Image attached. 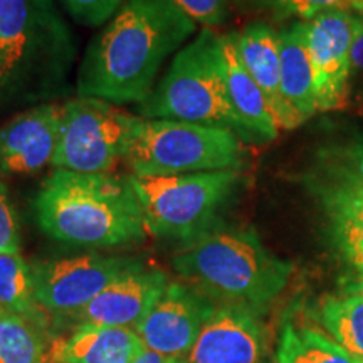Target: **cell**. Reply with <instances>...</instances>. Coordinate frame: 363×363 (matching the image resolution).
I'll return each instance as SVG.
<instances>
[{"label":"cell","instance_id":"obj_1","mask_svg":"<svg viewBox=\"0 0 363 363\" xmlns=\"http://www.w3.org/2000/svg\"><path fill=\"white\" fill-rule=\"evenodd\" d=\"M201 30L175 0H126L88 44L76 94L115 106L142 104L163 66Z\"/></svg>","mask_w":363,"mask_h":363},{"label":"cell","instance_id":"obj_2","mask_svg":"<svg viewBox=\"0 0 363 363\" xmlns=\"http://www.w3.org/2000/svg\"><path fill=\"white\" fill-rule=\"evenodd\" d=\"M78 44L56 0H0V108L57 103Z\"/></svg>","mask_w":363,"mask_h":363},{"label":"cell","instance_id":"obj_3","mask_svg":"<svg viewBox=\"0 0 363 363\" xmlns=\"http://www.w3.org/2000/svg\"><path fill=\"white\" fill-rule=\"evenodd\" d=\"M34 214L44 234L69 246H126L148 234L130 177L54 169L35 195Z\"/></svg>","mask_w":363,"mask_h":363},{"label":"cell","instance_id":"obj_4","mask_svg":"<svg viewBox=\"0 0 363 363\" xmlns=\"http://www.w3.org/2000/svg\"><path fill=\"white\" fill-rule=\"evenodd\" d=\"M172 262L185 283L212 301L256 313L283 293L293 274L291 262L267 251L251 229L216 227L185 244Z\"/></svg>","mask_w":363,"mask_h":363},{"label":"cell","instance_id":"obj_5","mask_svg":"<svg viewBox=\"0 0 363 363\" xmlns=\"http://www.w3.org/2000/svg\"><path fill=\"white\" fill-rule=\"evenodd\" d=\"M143 120H174L219 126L251 142L229 101L222 62L220 34L201 29L163 71L152 94L138 104Z\"/></svg>","mask_w":363,"mask_h":363},{"label":"cell","instance_id":"obj_6","mask_svg":"<svg viewBox=\"0 0 363 363\" xmlns=\"http://www.w3.org/2000/svg\"><path fill=\"white\" fill-rule=\"evenodd\" d=\"M147 233L194 242L217 227L219 214L242 184L239 170L172 177L130 175Z\"/></svg>","mask_w":363,"mask_h":363},{"label":"cell","instance_id":"obj_7","mask_svg":"<svg viewBox=\"0 0 363 363\" xmlns=\"http://www.w3.org/2000/svg\"><path fill=\"white\" fill-rule=\"evenodd\" d=\"M123 162L135 177L240 170L244 148L234 131L219 126L140 118Z\"/></svg>","mask_w":363,"mask_h":363},{"label":"cell","instance_id":"obj_8","mask_svg":"<svg viewBox=\"0 0 363 363\" xmlns=\"http://www.w3.org/2000/svg\"><path fill=\"white\" fill-rule=\"evenodd\" d=\"M140 116L101 99L76 96L65 103L52 167L78 174H110L125 158Z\"/></svg>","mask_w":363,"mask_h":363},{"label":"cell","instance_id":"obj_9","mask_svg":"<svg viewBox=\"0 0 363 363\" xmlns=\"http://www.w3.org/2000/svg\"><path fill=\"white\" fill-rule=\"evenodd\" d=\"M142 266V261L133 257L101 254L35 262L30 264L35 299L44 311L74 316L113 281Z\"/></svg>","mask_w":363,"mask_h":363},{"label":"cell","instance_id":"obj_10","mask_svg":"<svg viewBox=\"0 0 363 363\" xmlns=\"http://www.w3.org/2000/svg\"><path fill=\"white\" fill-rule=\"evenodd\" d=\"M355 16L333 9L306 22L318 111H342L348 106L352 78V44Z\"/></svg>","mask_w":363,"mask_h":363},{"label":"cell","instance_id":"obj_11","mask_svg":"<svg viewBox=\"0 0 363 363\" xmlns=\"http://www.w3.org/2000/svg\"><path fill=\"white\" fill-rule=\"evenodd\" d=\"M206 294L180 281H169L147 316L135 326L147 350L170 357H185L216 310Z\"/></svg>","mask_w":363,"mask_h":363},{"label":"cell","instance_id":"obj_12","mask_svg":"<svg viewBox=\"0 0 363 363\" xmlns=\"http://www.w3.org/2000/svg\"><path fill=\"white\" fill-rule=\"evenodd\" d=\"M65 103L26 108L0 126V177L38 174L52 167Z\"/></svg>","mask_w":363,"mask_h":363},{"label":"cell","instance_id":"obj_13","mask_svg":"<svg viewBox=\"0 0 363 363\" xmlns=\"http://www.w3.org/2000/svg\"><path fill=\"white\" fill-rule=\"evenodd\" d=\"M264 333L256 311L220 305L201 330L185 363H261Z\"/></svg>","mask_w":363,"mask_h":363},{"label":"cell","instance_id":"obj_14","mask_svg":"<svg viewBox=\"0 0 363 363\" xmlns=\"http://www.w3.org/2000/svg\"><path fill=\"white\" fill-rule=\"evenodd\" d=\"M169 284L160 269L138 267L113 281L74 315L79 323L133 328L147 316Z\"/></svg>","mask_w":363,"mask_h":363},{"label":"cell","instance_id":"obj_15","mask_svg":"<svg viewBox=\"0 0 363 363\" xmlns=\"http://www.w3.org/2000/svg\"><path fill=\"white\" fill-rule=\"evenodd\" d=\"M239 56L269 103L279 130H294L303 125L291 110L281 89L279 33L266 22H252L235 33Z\"/></svg>","mask_w":363,"mask_h":363},{"label":"cell","instance_id":"obj_16","mask_svg":"<svg viewBox=\"0 0 363 363\" xmlns=\"http://www.w3.org/2000/svg\"><path fill=\"white\" fill-rule=\"evenodd\" d=\"M145 350L133 328L79 323L67 337L54 340L51 363H133Z\"/></svg>","mask_w":363,"mask_h":363},{"label":"cell","instance_id":"obj_17","mask_svg":"<svg viewBox=\"0 0 363 363\" xmlns=\"http://www.w3.org/2000/svg\"><path fill=\"white\" fill-rule=\"evenodd\" d=\"M220 49L227 94L235 115L242 121L251 142H271L278 136L279 126L264 93L249 74L239 56L235 33L220 34Z\"/></svg>","mask_w":363,"mask_h":363},{"label":"cell","instance_id":"obj_18","mask_svg":"<svg viewBox=\"0 0 363 363\" xmlns=\"http://www.w3.org/2000/svg\"><path fill=\"white\" fill-rule=\"evenodd\" d=\"M279 33L281 89L291 110L306 120L315 115V79L310 49H308L306 22H291Z\"/></svg>","mask_w":363,"mask_h":363},{"label":"cell","instance_id":"obj_19","mask_svg":"<svg viewBox=\"0 0 363 363\" xmlns=\"http://www.w3.org/2000/svg\"><path fill=\"white\" fill-rule=\"evenodd\" d=\"M278 363H363L331 337L310 326L288 323L279 338Z\"/></svg>","mask_w":363,"mask_h":363},{"label":"cell","instance_id":"obj_20","mask_svg":"<svg viewBox=\"0 0 363 363\" xmlns=\"http://www.w3.org/2000/svg\"><path fill=\"white\" fill-rule=\"evenodd\" d=\"M0 308L44 325V310L35 299L33 269L19 252H0Z\"/></svg>","mask_w":363,"mask_h":363},{"label":"cell","instance_id":"obj_21","mask_svg":"<svg viewBox=\"0 0 363 363\" xmlns=\"http://www.w3.org/2000/svg\"><path fill=\"white\" fill-rule=\"evenodd\" d=\"M335 247L363 283V206L343 201H320Z\"/></svg>","mask_w":363,"mask_h":363},{"label":"cell","instance_id":"obj_22","mask_svg":"<svg viewBox=\"0 0 363 363\" xmlns=\"http://www.w3.org/2000/svg\"><path fill=\"white\" fill-rule=\"evenodd\" d=\"M325 330L340 347L363 362V294L325 299L320 310Z\"/></svg>","mask_w":363,"mask_h":363},{"label":"cell","instance_id":"obj_23","mask_svg":"<svg viewBox=\"0 0 363 363\" xmlns=\"http://www.w3.org/2000/svg\"><path fill=\"white\" fill-rule=\"evenodd\" d=\"M0 363H45L40 325L0 308Z\"/></svg>","mask_w":363,"mask_h":363},{"label":"cell","instance_id":"obj_24","mask_svg":"<svg viewBox=\"0 0 363 363\" xmlns=\"http://www.w3.org/2000/svg\"><path fill=\"white\" fill-rule=\"evenodd\" d=\"M252 12L267 13L271 19L286 22H308L321 12L343 9L355 11L363 0H240Z\"/></svg>","mask_w":363,"mask_h":363},{"label":"cell","instance_id":"obj_25","mask_svg":"<svg viewBox=\"0 0 363 363\" xmlns=\"http://www.w3.org/2000/svg\"><path fill=\"white\" fill-rule=\"evenodd\" d=\"M125 2L126 0H61L71 19L83 27H103Z\"/></svg>","mask_w":363,"mask_h":363},{"label":"cell","instance_id":"obj_26","mask_svg":"<svg viewBox=\"0 0 363 363\" xmlns=\"http://www.w3.org/2000/svg\"><path fill=\"white\" fill-rule=\"evenodd\" d=\"M201 29H214L229 17V0H175Z\"/></svg>","mask_w":363,"mask_h":363},{"label":"cell","instance_id":"obj_27","mask_svg":"<svg viewBox=\"0 0 363 363\" xmlns=\"http://www.w3.org/2000/svg\"><path fill=\"white\" fill-rule=\"evenodd\" d=\"M21 238L16 208L6 185L0 182V252H19Z\"/></svg>","mask_w":363,"mask_h":363},{"label":"cell","instance_id":"obj_28","mask_svg":"<svg viewBox=\"0 0 363 363\" xmlns=\"http://www.w3.org/2000/svg\"><path fill=\"white\" fill-rule=\"evenodd\" d=\"M355 16V30H353V44H352V76L363 72V2L355 11H352Z\"/></svg>","mask_w":363,"mask_h":363},{"label":"cell","instance_id":"obj_29","mask_svg":"<svg viewBox=\"0 0 363 363\" xmlns=\"http://www.w3.org/2000/svg\"><path fill=\"white\" fill-rule=\"evenodd\" d=\"M133 363H185V360L184 357L162 355V353H155L145 348V350L135 358Z\"/></svg>","mask_w":363,"mask_h":363},{"label":"cell","instance_id":"obj_30","mask_svg":"<svg viewBox=\"0 0 363 363\" xmlns=\"http://www.w3.org/2000/svg\"><path fill=\"white\" fill-rule=\"evenodd\" d=\"M355 103H357V113H358V115L363 116V88H362L360 93H358V98H357Z\"/></svg>","mask_w":363,"mask_h":363},{"label":"cell","instance_id":"obj_31","mask_svg":"<svg viewBox=\"0 0 363 363\" xmlns=\"http://www.w3.org/2000/svg\"><path fill=\"white\" fill-rule=\"evenodd\" d=\"M357 289H358L357 293H362V294H363V283H358V284H357Z\"/></svg>","mask_w":363,"mask_h":363}]
</instances>
